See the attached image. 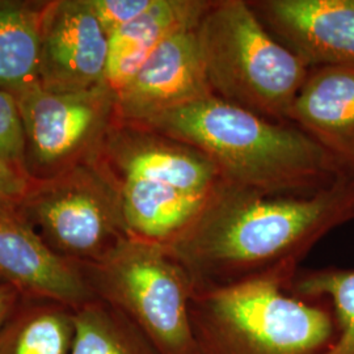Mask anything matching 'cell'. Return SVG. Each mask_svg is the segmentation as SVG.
I'll use <instances>...</instances> for the list:
<instances>
[{
  "label": "cell",
  "instance_id": "2e32d148",
  "mask_svg": "<svg viewBox=\"0 0 354 354\" xmlns=\"http://www.w3.org/2000/svg\"><path fill=\"white\" fill-rule=\"evenodd\" d=\"M74 337V308L20 297L0 327V354H71Z\"/></svg>",
  "mask_w": 354,
  "mask_h": 354
},
{
  "label": "cell",
  "instance_id": "7402d4cb",
  "mask_svg": "<svg viewBox=\"0 0 354 354\" xmlns=\"http://www.w3.org/2000/svg\"><path fill=\"white\" fill-rule=\"evenodd\" d=\"M26 187V178L12 163L0 158V214L13 213V205L24 197Z\"/></svg>",
  "mask_w": 354,
  "mask_h": 354
},
{
  "label": "cell",
  "instance_id": "277c9868",
  "mask_svg": "<svg viewBox=\"0 0 354 354\" xmlns=\"http://www.w3.org/2000/svg\"><path fill=\"white\" fill-rule=\"evenodd\" d=\"M197 38L213 96L290 122L310 67L266 30L248 0H213L197 26Z\"/></svg>",
  "mask_w": 354,
  "mask_h": 354
},
{
  "label": "cell",
  "instance_id": "603a6c76",
  "mask_svg": "<svg viewBox=\"0 0 354 354\" xmlns=\"http://www.w3.org/2000/svg\"><path fill=\"white\" fill-rule=\"evenodd\" d=\"M20 299L17 291L8 285L0 283V327L3 322L10 315L15 304Z\"/></svg>",
  "mask_w": 354,
  "mask_h": 354
},
{
  "label": "cell",
  "instance_id": "7c38bea8",
  "mask_svg": "<svg viewBox=\"0 0 354 354\" xmlns=\"http://www.w3.org/2000/svg\"><path fill=\"white\" fill-rule=\"evenodd\" d=\"M16 99L26 134L44 163H54L75 151L113 114V93L108 87L62 92L39 84Z\"/></svg>",
  "mask_w": 354,
  "mask_h": 354
},
{
  "label": "cell",
  "instance_id": "52a82bcc",
  "mask_svg": "<svg viewBox=\"0 0 354 354\" xmlns=\"http://www.w3.org/2000/svg\"><path fill=\"white\" fill-rule=\"evenodd\" d=\"M48 244L80 266L99 263L129 238L113 183L99 178L48 196L35 207Z\"/></svg>",
  "mask_w": 354,
  "mask_h": 354
},
{
  "label": "cell",
  "instance_id": "7a4b0ae2",
  "mask_svg": "<svg viewBox=\"0 0 354 354\" xmlns=\"http://www.w3.org/2000/svg\"><path fill=\"white\" fill-rule=\"evenodd\" d=\"M203 152L231 185L260 192H314L342 169L317 140L279 122L210 96L137 124Z\"/></svg>",
  "mask_w": 354,
  "mask_h": 354
},
{
  "label": "cell",
  "instance_id": "9a60e30c",
  "mask_svg": "<svg viewBox=\"0 0 354 354\" xmlns=\"http://www.w3.org/2000/svg\"><path fill=\"white\" fill-rule=\"evenodd\" d=\"M213 0H156L146 13L109 36L106 87L117 93L167 38L198 26Z\"/></svg>",
  "mask_w": 354,
  "mask_h": 354
},
{
  "label": "cell",
  "instance_id": "8992f818",
  "mask_svg": "<svg viewBox=\"0 0 354 354\" xmlns=\"http://www.w3.org/2000/svg\"><path fill=\"white\" fill-rule=\"evenodd\" d=\"M210 96L194 26L163 41L127 86L114 93L113 117L143 124Z\"/></svg>",
  "mask_w": 354,
  "mask_h": 354
},
{
  "label": "cell",
  "instance_id": "ac0fdd59",
  "mask_svg": "<svg viewBox=\"0 0 354 354\" xmlns=\"http://www.w3.org/2000/svg\"><path fill=\"white\" fill-rule=\"evenodd\" d=\"M71 354H160L147 336L111 304L95 298L75 310Z\"/></svg>",
  "mask_w": 354,
  "mask_h": 354
},
{
  "label": "cell",
  "instance_id": "44dd1931",
  "mask_svg": "<svg viewBox=\"0 0 354 354\" xmlns=\"http://www.w3.org/2000/svg\"><path fill=\"white\" fill-rule=\"evenodd\" d=\"M156 0H88L102 29L111 36L147 12Z\"/></svg>",
  "mask_w": 354,
  "mask_h": 354
},
{
  "label": "cell",
  "instance_id": "5b68a950",
  "mask_svg": "<svg viewBox=\"0 0 354 354\" xmlns=\"http://www.w3.org/2000/svg\"><path fill=\"white\" fill-rule=\"evenodd\" d=\"M95 297L136 324L160 354H193L185 270L162 245L127 238L83 266Z\"/></svg>",
  "mask_w": 354,
  "mask_h": 354
},
{
  "label": "cell",
  "instance_id": "4fadbf2b",
  "mask_svg": "<svg viewBox=\"0 0 354 354\" xmlns=\"http://www.w3.org/2000/svg\"><path fill=\"white\" fill-rule=\"evenodd\" d=\"M289 121L340 165L354 168V66L311 67Z\"/></svg>",
  "mask_w": 354,
  "mask_h": 354
},
{
  "label": "cell",
  "instance_id": "5bb4252c",
  "mask_svg": "<svg viewBox=\"0 0 354 354\" xmlns=\"http://www.w3.org/2000/svg\"><path fill=\"white\" fill-rule=\"evenodd\" d=\"M127 236L168 247L203 212L209 197H200L143 178L113 180Z\"/></svg>",
  "mask_w": 354,
  "mask_h": 354
},
{
  "label": "cell",
  "instance_id": "ba28073f",
  "mask_svg": "<svg viewBox=\"0 0 354 354\" xmlns=\"http://www.w3.org/2000/svg\"><path fill=\"white\" fill-rule=\"evenodd\" d=\"M266 30L310 68L354 66V0H248Z\"/></svg>",
  "mask_w": 354,
  "mask_h": 354
},
{
  "label": "cell",
  "instance_id": "d6986e66",
  "mask_svg": "<svg viewBox=\"0 0 354 354\" xmlns=\"http://www.w3.org/2000/svg\"><path fill=\"white\" fill-rule=\"evenodd\" d=\"M291 291L327 299L336 319V337L323 354H354V269L323 268L297 274Z\"/></svg>",
  "mask_w": 354,
  "mask_h": 354
},
{
  "label": "cell",
  "instance_id": "ffe728a7",
  "mask_svg": "<svg viewBox=\"0 0 354 354\" xmlns=\"http://www.w3.org/2000/svg\"><path fill=\"white\" fill-rule=\"evenodd\" d=\"M26 129L19 102L11 92L0 89V158L12 163L24 151Z\"/></svg>",
  "mask_w": 354,
  "mask_h": 354
},
{
  "label": "cell",
  "instance_id": "e0dca14e",
  "mask_svg": "<svg viewBox=\"0 0 354 354\" xmlns=\"http://www.w3.org/2000/svg\"><path fill=\"white\" fill-rule=\"evenodd\" d=\"M42 23L37 13L0 7V86L19 93L41 84Z\"/></svg>",
  "mask_w": 354,
  "mask_h": 354
},
{
  "label": "cell",
  "instance_id": "30bf717a",
  "mask_svg": "<svg viewBox=\"0 0 354 354\" xmlns=\"http://www.w3.org/2000/svg\"><path fill=\"white\" fill-rule=\"evenodd\" d=\"M45 88L82 92L106 87L109 36L87 1H64L42 24Z\"/></svg>",
  "mask_w": 354,
  "mask_h": 354
},
{
  "label": "cell",
  "instance_id": "8fae6325",
  "mask_svg": "<svg viewBox=\"0 0 354 354\" xmlns=\"http://www.w3.org/2000/svg\"><path fill=\"white\" fill-rule=\"evenodd\" d=\"M108 152L118 177L143 178L210 197L222 181L214 163L198 149L150 127L114 118Z\"/></svg>",
  "mask_w": 354,
  "mask_h": 354
},
{
  "label": "cell",
  "instance_id": "3957f363",
  "mask_svg": "<svg viewBox=\"0 0 354 354\" xmlns=\"http://www.w3.org/2000/svg\"><path fill=\"white\" fill-rule=\"evenodd\" d=\"M273 281L193 295V354H323L336 337L324 298H304Z\"/></svg>",
  "mask_w": 354,
  "mask_h": 354
},
{
  "label": "cell",
  "instance_id": "6da1fadb",
  "mask_svg": "<svg viewBox=\"0 0 354 354\" xmlns=\"http://www.w3.org/2000/svg\"><path fill=\"white\" fill-rule=\"evenodd\" d=\"M352 221L354 168L314 192H260L222 180L192 226L165 248L193 295L260 281L291 288L317 243Z\"/></svg>",
  "mask_w": 354,
  "mask_h": 354
},
{
  "label": "cell",
  "instance_id": "9c48e42d",
  "mask_svg": "<svg viewBox=\"0 0 354 354\" xmlns=\"http://www.w3.org/2000/svg\"><path fill=\"white\" fill-rule=\"evenodd\" d=\"M0 283L21 298L53 301L74 310L96 298L84 268L55 252L13 213L0 214Z\"/></svg>",
  "mask_w": 354,
  "mask_h": 354
}]
</instances>
